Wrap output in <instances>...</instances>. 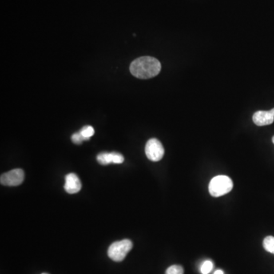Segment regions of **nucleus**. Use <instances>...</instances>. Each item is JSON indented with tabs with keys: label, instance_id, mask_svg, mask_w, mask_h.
Listing matches in <instances>:
<instances>
[{
	"label": "nucleus",
	"instance_id": "1",
	"mask_svg": "<svg viewBox=\"0 0 274 274\" xmlns=\"http://www.w3.org/2000/svg\"><path fill=\"white\" fill-rule=\"evenodd\" d=\"M161 65L157 59L142 57L133 60L129 66L131 74L141 80L153 78L161 71Z\"/></svg>",
	"mask_w": 274,
	"mask_h": 274
},
{
	"label": "nucleus",
	"instance_id": "2",
	"mask_svg": "<svg viewBox=\"0 0 274 274\" xmlns=\"http://www.w3.org/2000/svg\"><path fill=\"white\" fill-rule=\"evenodd\" d=\"M233 188L232 179L226 175H219L213 177L209 184L210 193L212 196L219 197L229 193Z\"/></svg>",
	"mask_w": 274,
	"mask_h": 274
},
{
	"label": "nucleus",
	"instance_id": "3",
	"mask_svg": "<svg viewBox=\"0 0 274 274\" xmlns=\"http://www.w3.org/2000/svg\"><path fill=\"white\" fill-rule=\"evenodd\" d=\"M132 248L133 243L129 239L118 241L110 246L108 251V257L113 261H122Z\"/></svg>",
	"mask_w": 274,
	"mask_h": 274
},
{
	"label": "nucleus",
	"instance_id": "4",
	"mask_svg": "<svg viewBox=\"0 0 274 274\" xmlns=\"http://www.w3.org/2000/svg\"><path fill=\"white\" fill-rule=\"evenodd\" d=\"M145 152L147 158L152 161H160L164 154V147L161 142L155 138L150 139L147 142Z\"/></svg>",
	"mask_w": 274,
	"mask_h": 274
},
{
	"label": "nucleus",
	"instance_id": "5",
	"mask_svg": "<svg viewBox=\"0 0 274 274\" xmlns=\"http://www.w3.org/2000/svg\"><path fill=\"white\" fill-rule=\"evenodd\" d=\"M25 173L22 169H13L2 174L0 177V183L5 186H18L22 184Z\"/></svg>",
	"mask_w": 274,
	"mask_h": 274
},
{
	"label": "nucleus",
	"instance_id": "6",
	"mask_svg": "<svg viewBox=\"0 0 274 274\" xmlns=\"http://www.w3.org/2000/svg\"><path fill=\"white\" fill-rule=\"evenodd\" d=\"M97 160L102 165H108L111 163L121 164L124 162V158L118 152H101L97 155Z\"/></svg>",
	"mask_w": 274,
	"mask_h": 274
},
{
	"label": "nucleus",
	"instance_id": "7",
	"mask_svg": "<svg viewBox=\"0 0 274 274\" xmlns=\"http://www.w3.org/2000/svg\"><path fill=\"white\" fill-rule=\"evenodd\" d=\"M65 185L64 189L69 194L78 193L81 190V183L78 176L74 173H70L65 177Z\"/></svg>",
	"mask_w": 274,
	"mask_h": 274
},
{
	"label": "nucleus",
	"instance_id": "8",
	"mask_svg": "<svg viewBox=\"0 0 274 274\" xmlns=\"http://www.w3.org/2000/svg\"><path fill=\"white\" fill-rule=\"evenodd\" d=\"M254 123L257 126H267L273 124L274 121V117L273 116L272 113L266 111H259V112H255L254 113L253 117Z\"/></svg>",
	"mask_w": 274,
	"mask_h": 274
},
{
	"label": "nucleus",
	"instance_id": "9",
	"mask_svg": "<svg viewBox=\"0 0 274 274\" xmlns=\"http://www.w3.org/2000/svg\"><path fill=\"white\" fill-rule=\"evenodd\" d=\"M263 246L264 249L270 253L274 255V236H267L263 242Z\"/></svg>",
	"mask_w": 274,
	"mask_h": 274
},
{
	"label": "nucleus",
	"instance_id": "10",
	"mask_svg": "<svg viewBox=\"0 0 274 274\" xmlns=\"http://www.w3.org/2000/svg\"><path fill=\"white\" fill-rule=\"evenodd\" d=\"M80 133L85 138V141H87V140H89L91 136L94 135L95 129L94 128H92V126H85L80 130Z\"/></svg>",
	"mask_w": 274,
	"mask_h": 274
},
{
	"label": "nucleus",
	"instance_id": "11",
	"mask_svg": "<svg viewBox=\"0 0 274 274\" xmlns=\"http://www.w3.org/2000/svg\"><path fill=\"white\" fill-rule=\"evenodd\" d=\"M165 274H184V268L180 265H172L166 270Z\"/></svg>",
	"mask_w": 274,
	"mask_h": 274
},
{
	"label": "nucleus",
	"instance_id": "12",
	"mask_svg": "<svg viewBox=\"0 0 274 274\" xmlns=\"http://www.w3.org/2000/svg\"><path fill=\"white\" fill-rule=\"evenodd\" d=\"M212 262L210 260H207V261L204 262V264H202L201 268H200V271H201L202 274H208L211 272L212 270Z\"/></svg>",
	"mask_w": 274,
	"mask_h": 274
},
{
	"label": "nucleus",
	"instance_id": "13",
	"mask_svg": "<svg viewBox=\"0 0 274 274\" xmlns=\"http://www.w3.org/2000/svg\"><path fill=\"white\" fill-rule=\"evenodd\" d=\"M72 141L75 144H81L83 141H85V138H84L81 133H76L72 136Z\"/></svg>",
	"mask_w": 274,
	"mask_h": 274
},
{
	"label": "nucleus",
	"instance_id": "14",
	"mask_svg": "<svg viewBox=\"0 0 274 274\" xmlns=\"http://www.w3.org/2000/svg\"><path fill=\"white\" fill-rule=\"evenodd\" d=\"M214 274H224V273H223V271H221V270H218V271H216V272L214 273Z\"/></svg>",
	"mask_w": 274,
	"mask_h": 274
},
{
	"label": "nucleus",
	"instance_id": "15",
	"mask_svg": "<svg viewBox=\"0 0 274 274\" xmlns=\"http://www.w3.org/2000/svg\"><path fill=\"white\" fill-rule=\"evenodd\" d=\"M270 112H271V113H272L273 116H274V108L271 109V111H270Z\"/></svg>",
	"mask_w": 274,
	"mask_h": 274
},
{
	"label": "nucleus",
	"instance_id": "16",
	"mask_svg": "<svg viewBox=\"0 0 274 274\" xmlns=\"http://www.w3.org/2000/svg\"><path fill=\"white\" fill-rule=\"evenodd\" d=\"M272 141H273V143H274V137H273Z\"/></svg>",
	"mask_w": 274,
	"mask_h": 274
},
{
	"label": "nucleus",
	"instance_id": "17",
	"mask_svg": "<svg viewBox=\"0 0 274 274\" xmlns=\"http://www.w3.org/2000/svg\"></svg>",
	"mask_w": 274,
	"mask_h": 274
}]
</instances>
